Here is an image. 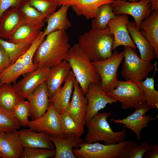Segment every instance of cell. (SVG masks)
I'll use <instances>...</instances> for the list:
<instances>
[{"instance_id":"1","label":"cell","mask_w":158,"mask_h":158,"mask_svg":"<svg viewBox=\"0 0 158 158\" xmlns=\"http://www.w3.org/2000/svg\"><path fill=\"white\" fill-rule=\"evenodd\" d=\"M37 49L33 61L37 68H51L63 60L71 46L66 31L58 30L47 35Z\"/></svg>"},{"instance_id":"2","label":"cell","mask_w":158,"mask_h":158,"mask_svg":"<svg viewBox=\"0 0 158 158\" xmlns=\"http://www.w3.org/2000/svg\"><path fill=\"white\" fill-rule=\"evenodd\" d=\"M114 36L109 28H92L79 37L78 44L91 62L105 60L112 55Z\"/></svg>"},{"instance_id":"3","label":"cell","mask_w":158,"mask_h":158,"mask_svg":"<svg viewBox=\"0 0 158 158\" xmlns=\"http://www.w3.org/2000/svg\"><path fill=\"white\" fill-rule=\"evenodd\" d=\"M65 60L70 65L75 78L84 94L90 83L100 81L99 75L78 43L71 47Z\"/></svg>"},{"instance_id":"4","label":"cell","mask_w":158,"mask_h":158,"mask_svg":"<svg viewBox=\"0 0 158 158\" xmlns=\"http://www.w3.org/2000/svg\"><path fill=\"white\" fill-rule=\"evenodd\" d=\"M111 115L110 112H98L86 123L85 125L88 131L85 140V142L90 143L102 141L104 145H109L124 140L126 129L124 128L114 132L107 121Z\"/></svg>"},{"instance_id":"5","label":"cell","mask_w":158,"mask_h":158,"mask_svg":"<svg viewBox=\"0 0 158 158\" xmlns=\"http://www.w3.org/2000/svg\"><path fill=\"white\" fill-rule=\"evenodd\" d=\"M42 33L43 31H41L28 50L0 74V85L14 82L21 75L37 68L33 62V58L38 47L45 38L42 37Z\"/></svg>"},{"instance_id":"6","label":"cell","mask_w":158,"mask_h":158,"mask_svg":"<svg viewBox=\"0 0 158 158\" xmlns=\"http://www.w3.org/2000/svg\"><path fill=\"white\" fill-rule=\"evenodd\" d=\"M123 51L124 61L121 75L126 81L136 83L142 81L152 71L154 64L142 59L135 49L131 47L124 46Z\"/></svg>"},{"instance_id":"7","label":"cell","mask_w":158,"mask_h":158,"mask_svg":"<svg viewBox=\"0 0 158 158\" xmlns=\"http://www.w3.org/2000/svg\"><path fill=\"white\" fill-rule=\"evenodd\" d=\"M107 94L120 102L123 110L135 109L147 103L145 95L137 83L131 81H119L118 86Z\"/></svg>"},{"instance_id":"8","label":"cell","mask_w":158,"mask_h":158,"mask_svg":"<svg viewBox=\"0 0 158 158\" xmlns=\"http://www.w3.org/2000/svg\"><path fill=\"white\" fill-rule=\"evenodd\" d=\"M123 51L119 52L115 50L108 59L91 62L100 76L102 88L107 93L115 89L118 84L117 71L123 59Z\"/></svg>"},{"instance_id":"9","label":"cell","mask_w":158,"mask_h":158,"mask_svg":"<svg viewBox=\"0 0 158 158\" xmlns=\"http://www.w3.org/2000/svg\"><path fill=\"white\" fill-rule=\"evenodd\" d=\"M128 141L118 143L105 145L99 142L87 143L85 142L79 148L73 149L76 157L79 158H119Z\"/></svg>"},{"instance_id":"10","label":"cell","mask_w":158,"mask_h":158,"mask_svg":"<svg viewBox=\"0 0 158 158\" xmlns=\"http://www.w3.org/2000/svg\"><path fill=\"white\" fill-rule=\"evenodd\" d=\"M111 5L113 12L115 15L126 14L132 16L139 29L141 22L153 11L150 0H140L135 2L115 0Z\"/></svg>"},{"instance_id":"11","label":"cell","mask_w":158,"mask_h":158,"mask_svg":"<svg viewBox=\"0 0 158 158\" xmlns=\"http://www.w3.org/2000/svg\"><path fill=\"white\" fill-rule=\"evenodd\" d=\"M85 95L87 101V108L83 125L108 104L117 101L103 90L101 82L93 83L88 86Z\"/></svg>"},{"instance_id":"12","label":"cell","mask_w":158,"mask_h":158,"mask_svg":"<svg viewBox=\"0 0 158 158\" xmlns=\"http://www.w3.org/2000/svg\"><path fill=\"white\" fill-rule=\"evenodd\" d=\"M151 109L147 103L135 109V111L124 118L116 119L110 118V120L114 123L123 124L121 126L132 130L135 135L138 141L141 140V132L142 129L149 126V123L151 121L158 118V115L154 117L152 114L146 115V113Z\"/></svg>"},{"instance_id":"13","label":"cell","mask_w":158,"mask_h":158,"mask_svg":"<svg viewBox=\"0 0 158 158\" xmlns=\"http://www.w3.org/2000/svg\"><path fill=\"white\" fill-rule=\"evenodd\" d=\"M28 127L37 132H45L51 136H60L63 135L60 114L50 105L43 115L30 121Z\"/></svg>"},{"instance_id":"14","label":"cell","mask_w":158,"mask_h":158,"mask_svg":"<svg viewBox=\"0 0 158 158\" xmlns=\"http://www.w3.org/2000/svg\"><path fill=\"white\" fill-rule=\"evenodd\" d=\"M50 68H37L26 73L23 78L13 86L20 97L26 99L39 86L46 82Z\"/></svg>"},{"instance_id":"15","label":"cell","mask_w":158,"mask_h":158,"mask_svg":"<svg viewBox=\"0 0 158 158\" xmlns=\"http://www.w3.org/2000/svg\"><path fill=\"white\" fill-rule=\"evenodd\" d=\"M129 21L127 14L117 16L111 20L107 26L113 35L114 41L112 51L120 46H129L135 49L136 47L133 42L129 33L127 25Z\"/></svg>"},{"instance_id":"16","label":"cell","mask_w":158,"mask_h":158,"mask_svg":"<svg viewBox=\"0 0 158 158\" xmlns=\"http://www.w3.org/2000/svg\"><path fill=\"white\" fill-rule=\"evenodd\" d=\"M55 149V158H75L73 149H78L85 142L75 134L63 135L61 136H50Z\"/></svg>"},{"instance_id":"17","label":"cell","mask_w":158,"mask_h":158,"mask_svg":"<svg viewBox=\"0 0 158 158\" xmlns=\"http://www.w3.org/2000/svg\"><path fill=\"white\" fill-rule=\"evenodd\" d=\"M49 97L46 82L39 86L26 99L29 103L30 115L32 120L40 117L49 107Z\"/></svg>"},{"instance_id":"18","label":"cell","mask_w":158,"mask_h":158,"mask_svg":"<svg viewBox=\"0 0 158 158\" xmlns=\"http://www.w3.org/2000/svg\"><path fill=\"white\" fill-rule=\"evenodd\" d=\"M75 77L71 70L63 86L49 97V104L52 105L60 114L66 111L73 92Z\"/></svg>"},{"instance_id":"19","label":"cell","mask_w":158,"mask_h":158,"mask_svg":"<svg viewBox=\"0 0 158 158\" xmlns=\"http://www.w3.org/2000/svg\"><path fill=\"white\" fill-rule=\"evenodd\" d=\"M23 150L18 130L0 132V157L20 158Z\"/></svg>"},{"instance_id":"20","label":"cell","mask_w":158,"mask_h":158,"mask_svg":"<svg viewBox=\"0 0 158 158\" xmlns=\"http://www.w3.org/2000/svg\"><path fill=\"white\" fill-rule=\"evenodd\" d=\"M74 90L66 111L78 123L83 125L87 108V101L78 82L75 79Z\"/></svg>"},{"instance_id":"21","label":"cell","mask_w":158,"mask_h":158,"mask_svg":"<svg viewBox=\"0 0 158 158\" xmlns=\"http://www.w3.org/2000/svg\"><path fill=\"white\" fill-rule=\"evenodd\" d=\"M18 132L23 148L54 149V146L50 136L45 132H37L30 128L18 130Z\"/></svg>"},{"instance_id":"22","label":"cell","mask_w":158,"mask_h":158,"mask_svg":"<svg viewBox=\"0 0 158 158\" xmlns=\"http://www.w3.org/2000/svg\"><path fill=\"white\" fill-rule=\"evenodd\" d=\"M115 0H68L61 3L71 7L78 16H82L87 19L96 17L98 8L101 5L112 3Z\"/></svg>"},{"instance_id":"23","label":"cell","mask_w":158,"mask_h":158,"mask_svg":"<svg viewBox=\"0 0 158 158\" xmlns=\"http://www.w3.org/2000/svg\"><path fill=\"white\" fill-rule=\"evenodd\" d=\"M24 23L19 6L10 8L0 18V37L8 40L16 30Z\"/></svg>"},{"instance_id":"24","label":"cell","mask_w":158,"mask_h":158,"mask_svg":"<svg viewBox=\"0 0 158 158\" xmlns=\"http://www.w3.org/2000/svg\"><path fill=\"white\" fill-rule=\"evenodd\" d=\"M71 70L70 65L65 60L50 68L46 81L49 97L61 87Z\"/></svg>"},{"instance_id":"25","label":"cell","mask_w":158,"mask_h":158,"mask_svg":"<svg viewBox=\"0 0 158 158\" xmlns=\"http://www.w3.org/2000/svg\"><path fill=\"white\" fill-rule=\"evenodd\" d=\"M130 37L139 51L140 58L142 60L151 61L156 58L155 53L153 47L140 32L134 21H129L127 25Z\"/></svg>"},{"instance_id":"26","label":"cell","mask_w":158,"mask_h":158,"mask_svg":"<svg viewBox=\"0 0 158 158\" xmlns=\"http://www.w3.org/2000/svg\"><path fill=\"white\" fill-rule=\"evenodd\" d=\"M69 6L62 5L60 8L45 18L47 26L43 31L42 38L49 33L58 30L66 31L71 28V23L68 18L67 13Z\"/></svg>"},{"instance_id":"27","label":"cell","mask_w":158,"mask_h":158,"mask_svg":"<svg viewBox=\"0 0 158 158\" xmlns=\"http://www.w3.org/2000/svg\"><path fill=\"white\" fill-rule=\"evenodd\" d=\"M140 30L154 49L158 58V10L153 11L140 24Z\"/></svg>"},{"instance_id":"28","label":"cell","mask_w":158,"mask_h":158,"mask_svg":"<svg viewBox=\"0 0 158 158\" xmlns=\"http://www.w3.org/2000/svg\"><path fill=\"white\" fill-rule=\"evenodd\" d=\"M19 9L25 23L41 30L44 25L45 18L40 12L30 5L27 0L19 6Z\"/></svg>"},{"instance_id":"29","label":"cell","mask_w":158,"mask_h":158,"mask_svg":"<svg viewBox=\"0 0 158 158\" xmlns=\"http://www.w3.org/2000/svg\"><path fill=\"white\" fill-rule=\"evenodd\" d=\"M40 30L28 24L20 26L7 40L14 43H33L37 38Z\"/></svg>"},{"instance_id":"30","label":"cell","mask_w":158,"mask_h":158,"mask_svg":"<svg viewBox=\"0 0 158 158\" xmlns=\"http://www.w3.org/2000/svg\"><path fill=\"white\" fill-rule=\"evenodd\" d=\"M22 99L13 85L4 84L0 85V106L12 112L15 105Z\"/></svg>"},{"instance_id":"31","label":"cell","mask_w":158,"mask_h":158,"mask_svg":"<svg viewBox=\"0 0 158 158\" xmlns=\"http://www.w3.org/2000/svg\"><path fill=\"white\" fill-rule=\"evenodd\" d=\"M113 11L111 4H103L99 7L97 15L92 20V28L98 30H104L106 28L109 21L116 17Z\"/></svg>"},{"instance_id":"32","label":"cell","mask_w":158,"mask_h":158,"mask_svg":"<svg viewBox=\"0 0 158 158\" xmlns=\"http://www.w3.org/2000/svg\"><path fill=\"white\" fill-rule=\"evenodd\" d=\"M151 145L147 141L139 144L135 141L128 140L119 158H142L145 153L150 149Z\"/></svg>"},{"instance_id":"33","label":"cell","mask_w":158,"mask_h":158,"mask_svg":"<svg viewBox=\"0 0 158 158\" xmlns=\"http://www.w3.org/2000/svg\"><path fill=\"white\" fill-rule=\"evenodd\" d=\"M32 43H14L0 37V45L8 56L11 64L14 63L30 48Z\"/></svg>"},{"instance_id":"34","label":"cell","mask_w":158,"mask_h":158,"mask_svg":"<svg viewBox=\"0 0 158 158\" xmlns=\"http://www.w3.org/2000/svg\"><path fill=\"white\" fill-rule=\"evenodd\" d=\"M154 77H146L144 81L138 83L143 92L147 104L152 109H158V91L155 90Z\"/></svg>"},{"instance_id":"35","label":"cell","mask_w":158,"mask_h":158,"mask_svg":"<svg viewBox=\"0 0 158 158\" xmlns=\"http://www.w3.org/2000/svg\"><path fill=\"white\" fill-rule=\"evenodd\" d=\"M60 117L63 135L74 133L81 136L84 131V125L77 122L67 112L60 114Z\"/></svg>"},{"instance_id":"36","label":"cell","mask_w":158,"mask_h":158,"mask_svg":"<svg viewBox=\"0 0 158 158\" xmlns=\"http://www.w3.org/2000/svg\"><path fill=\"white\" fill-rule=\"evenodd\" d=\"M21 126L11 112L0 106V132L18 130Z\"/></svg>"},{"instance_id":"37","label":"cell","mask_w":158,"mask_h":158,"mask_svg":"<svg viewBox=\"0 0 158 158\" xmlns=\"http://www.w3.org/2000/svg\"><path fill=\"white\" fill-rule=\"evenodd\" d=\"M12 112L21 126H28L30 121L28 119L30 107L28 101L23 99H21L14 107Z\"/></svg>"},{"instance_id":"38","label":"cell","mask_w":158,"mask_h":158,"mask_svg":"<svg viewBox=\"0 0 158 158\" xmlns=\"http://www.w3.org/2000/svg\"><path fill=\"white\" fill-rule=\"evenodd\" d=\"M28 4L40 12L45 18L54 12L58 5L52 0H27Z\"/></svg>"},{"instance_id":"39","label":"cell","mask_w":158,"mask_h":158,"mask_svg":"<svg viewBox=\"0 0 158 158\" xmlns=\"http://www.w3.org/2000/svg\"><path fill=\"white\" fill-rule=\"evenodd\" d=\"M55 149L38 148H24L20 158H48L54 157Z\"/></svg>"},{"instance_id":"40","label":"cell","mask_w":158,"mask_h":158,"mask_svg":"<svg viewBox=\"0 0 158 158\" xmlns=\"http://www.w3.org/2000/svg\"><path fill=\"white\" fill-rule=\"evenodd\" d=\"M26 0H0V18L3 13L12 7L19 6Z\"/></svg>"},{"instance_id":"41","label":"cell","mask_w":158,"mask_h":158,"mask_svg":"<svg viewBox=\"0 0 158 158\" xmlns=\"http://www.w3.org/2000/svg\"><path fill=\"white\" fill-rule=\"evenodd\" d=\"M10 64L8 56L0 45V74L5 71Z\"/></svg>"},{"instance_id":"42","label":"cell","mask_w":158,"mask_h":158,"mask_svg":"<svg viewBox=\"0 0 158 158\" xmlns=\"http://www.w3.org/2000/svg\"><path fill=\"white\" fill-rule=\"evenodd\" d=\"M143 158H158V144L157 143L151 145L149 150L146 152Z\"/></svg>"},{"instance_id":"43","label":"cell","mask_w":158,"mask_h":158,"mask_svg":"<svg viewBox=\"0 0 158 158\" xmlns=\"http://www.w3.org/2000/svg\"><path fill=\"white\" fill-rule=\"evenodd\" d=\"M152 11L158 10V0H150Z\"/></svg>"},{"instance_id":"44","label":"cell","mask_w":158,"mask_h":158,"mask_svg":"<svg viewBox=\"0 0 158 158\" xmlns=\"http://www.w3.org/2000/svg\"><path fill=\"white\" fill-rule=\"evenodd\" d=\"M55 2L56 3L58 6H60L61 3L68 0H52Z\"/></svg>"},{"instance_id":"45","label":"cell","mask_w":158,"mask_h":158,"mask_svg":"<svg viewBox=\"0 0 158 158\" xmlns=\"http://www.w3.org/2000/svg\"><path fill=\"white\" fill-rule=\"evenodd\" d=\"M123 1H128V2H137L138 1V0H122Z\"/></svg>"}]
</instances>
